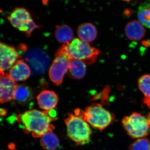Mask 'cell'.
Returning a JSON list of instances; mask_svg holds the SVG:
<instances>
[{
  "mask_svg": "<svg viewBox=\"0 0 150 150\" xmlns=\"http://www.w3.org/2000/svg\"><path fill=\"white\" fill-rule=\"evenodd\" d=\"M125 32L126 36L130 40L139 41L144 36L145 29L139 21L134 20L126 24Z\"/></svg>",
  "mask_w": 150,
  "mask_h": 150,
  "instance_id": "obj_13",
  "label": "cell"
},
{
  "mask_svg": "<svg viewBox=\"0 0 150 150\" xmlns=\"http://www.w3.org/2000/svg\"><path fill=\"white\" fill-rule=\"evenodd\" d=\"M122 123L127 134L131 138H144L150 133V112L145 115L139 112H133L124 117Z\"/></svg>",
  "mask_w": 150,
  "mask_h": 150,
  "instance_id": "obj_5",
  "label": "cell"
},
{
  "mask_svg": "<svg viewBox=\"0 0 150 150\" xmlns=\"http://www.w3.org/2000/svg\"><path fill=\"white\" fill-rule=\"evenodd\" d=\"M8 74L15 81H21L30 76L31 69L24 60L19 59L9 70Z\"/></svg>",
  "mask_w": 150,
  "mask_h": 150,
  "instance_id": "obj_12",
  "label": "cell"
},
{
  "mask_svg": "<svg viewBox=\"0 0 150 150\" xmlns=\"http://www.w3.org/2000/svg\"><path fill=\"white\" fill-rule=\"evenodd\" d=\"M34 91L32 88L25 84L18 85L14 94V100L20 105L27 104L33 99Z\"/></svg>",
  "mask_w": 150,
  "mask_h": 150,
  "instance_id": "obj_14",
  "label": "cell"
},
{
  "mask_svg": "<svg viewBox=\"0 0 150 150\" xmlns=\"http://www.w3.org/2000/svg\"><path fill=\"white\" fill-rule=\"evenodd\" d=\"M62 46L71 60H80L87 64H93L100 53L97 48L78 38H74L69 44Z\"/></svg>",
  "mask_w": 150,
  "mask_h": 150,
  "instance_id": "obj_3",
  "label": "cell"
},
{
  "mask_svg": "<svg viewBox=\"0 0 150 150\" xmlns=\"http://www.w3.org/2000/svg\"><path fill=\"white\" fill-rule=\"evenodd\" d=\"M138 86L144 95L143 102L150 108V75H143L139 79Z\"/></svg>",
  "mask_w": 150,
  "mask_h": 150,
  "instance_id": "obj_19",
  "label": "cell"
},
{
  "mask_svg": "<svg viewBox=\"0 0 150 150\" xmlns=\"http://www.w3.org/2000/svg\"><path fill=\"white\" fill-rule=\"evenodd\" d=\"M129 148V150H150V141L146 138L137 139Z\"/></svg>",
  "mask_w": 150,
  "mask_h": 150,
  "instance_id": "obj_21",
  "label": "cell"
},
{
  "mask_svg": "<svg viewBox=\"0 0 150 150\" xmlns=\"http://www.w3.org/2000/svg\"><path fill=\"white\" fill-rule=\"evenodd\" d=\"M18 84L8 74H0V103L8 102L14 100V94Z\"/></svg>",
  "mask_w": 150,
  "mask_h": 150,
  "instance_id": "obj_10",
  "label": "cell"
},
{
  "mask_svg": "<svg viewBox=\"0 0 150 150\" xmlns=\"http://www.w3.org/2000/svg\"><path fill=\"white\" fill-rule=\"evenodd\" d=\"M16 49L0 40V74H6L19 59Z\"/></svg>",
  "mask_w": 150,
  "mask_h": 150,
  "instance_id": "obj_9",
  "label": "cell"
},
{
  "mask_svg": "<svg viewBox=\"0 0 150 150\" xmlns=\"http://www.w3.org/2000/svg\"><path fill=\"white\" fill-rule=\"evenodd\" d=\"M138 16L139 21L144 26L150 28V1H146L140 5Z\"/></svg>",
  "mask_w": 150,
  "mask_h": 150,
  "instance_id": "obj_20",
  "label": "cell"
},
{
  "mask_svg": "<svg viewBox=\"0 0 150 150\" xmlns=\"http://www.w3.org/2000/svg\"><path fill=\"white\" fill-rule=\"evenodd\" d=\"M81 114L88 124L100 130L106 129L115 120L114 114L100 103L91 105L84 111H81Z\"/></svg>",
  "mask_w": 150,
  "mask_h": 150,
  "instance_id": "obj_4",
  "label": "cell"
},
{
  "mask_svg": "<svg viewBox=\"0 0 150 150\" xmlns=\"http://www.w3.org/2000/svg\"><path fill=\"white\" fill-rule=\"evenodd\" d=\"M71 61L62 46L60 47L56 52L55 59L49 70L50 79L56 85H60L63 82Z\"/></svg>",
  "mask_w": 150,
  "mask_h": 150,
  "instance_id": "obj_7",
  "label": "cell"
},
{
  "mask_svg": "<svg viewBox=\"0 0 150 150\" xmlns=\"http://www.w3.org/2000/svg\"><path fill=\"white\" fill-rule=\"evenodd\" d=\"M81 112L80 110H76L75 114L69 113L65 120L67 136L78 145L89 143L92 133L90 126L83 118Z\"/></svg>",
  "mask_w": 150,
  "mask_h": 150,
  "instance_id": "obj_2",
  "label": "cell"
},
{
  "mask_svg": "<svg viewBox=\"0 0 150 150\" xmlns=\"http://www.w3.org/2000/svg\"><path fill=\"white\" fill-rule=\"evenodd\" d=\"M86 70V67L84 62L80 60L72 59L67 73L72 79L79 80L85 76Z\"/></svg>",
  "mask_w": 150,
  "mask_h": 150,
  "instance_id": "obj_16",
  "label": "cell"
},
{
  "mask_svg": "<svg viewBox=\"0 0 150 150\" xmlns=\"http://www.w3.org/2000/svg\"><path fill=\"white\" fill-rule=\"evenodd\" d=\"M55 119L49 111L32 109L25 111L16 116V121L23 127L24 132L30 134L34 138H40L55 127L51 123Z\"/></svg>",
  "mask_w": 150,
  "mask_h": 150,
  "instance_id": "obj_1",
  "label": "cell"
},
{
  "mask_svg": "<svg viewBox=\"0 0 150 150\" xmlns=\"http://www.w3.org/2000/svg\"><path fill=\"white\" fill-rule=\"evenodd\" d=\"M7 113V111L6 109L4 108H0V116H5Z\"/></svg>",
  "mask_w": 150,
  "mask_h": 150,
  "instance_id": "obj_22",
  "label": "cell"
},
{
  "mask_svg": "<svg viewBox=\"0 0 150 150\" xmlns=\"http://www.w3.org/2000/svg\"></svg>",
  "mask_w": 150,
  "mask_h": 150,
  "instance_id": "obj_23",
  "label": "cell"
},
{
  "mask_svg": "<svg viewBox=\"0 0 150 150\" xmlns=\"http://www.w3.org/2000/svg\"><path fill=\"white\" fill-rule=\"evenodd\" d=\"M25 59L33 71L36 74L46 72L50 64V59L47 54L38 48H34L28 51Z\"/></svg>",
  "mask_w": 150,
  "mask_h": 150,
  "instance_id": "obj_8",
  "label": "cell"
},
{
  "mask_svg": "<svg viewBox=\"0 0 150 150\" xmlns=\"http://www.w3.org/2000/svg\"><path fill=\"white\" fill-rule=\"evenodd\" d=\"M77 33L80 39L88 43L95 40L97 35V30L92 23H85L79 25Z\"/></svg>",
  "mask_w": 150,
  "mask_h": 150,
  "instance_id": "obj_15",
  "label": "cell"
},
{
  "mask_svg": "<svg viewBox=\"0 0 150 150\" xmlns=\"http://www.w3.org/2000/svg\"><path fill=\"white\" fill-rule=\"evenodd\" d=\"M55 36L56 40L60 43L67 45L74 39V33L69 25L63 24L56 27Z\"/></svg>",
  "mask_w": 150,
  "mask_h": 150,
  "instance_id": "obj_17",
  "label": "cell"
},
{
  "mask_svg": "<svg viewBox=\"0 0 150 150\" xmlns=\"http://www.w3.org/2000/svg\"><path fill=\"white\" fill-rule=\"evenodd\" d=\"M40 144L44 149L55 150L59 147L60 142L56 134L51 131L40 137Z\"/></svg>",
  "mask_w": 150,
  "mask_h": 150,
  "instance_id": "obj_18",
  "label": "cell"
},
{
  "mask_svg": "<svg viewBox=\"0 0 150 150\" xmlns=\"http://www.w3.org/2000/svg\"><path fill=\"white\" fill-rule=\"evenodd\" d=\"M38 103L40 108L44 111L53 110L59 102L58 95L54 91L43 90L37 96Z\"/></svg>",
  "mask_w": 150,
  "mask_h": 150,
  "instance_id": "obj_11",
  "label": "cell"
},
{
  "mask_svg": "<svg viewBox=\"0 0 150 150\" xmlns=\"http://www.w3.org/2000/svg\"><path fill=\"white\" fill-rule=\"evenodd\" d=\"M8 20L12 25L29 37L35 30L39 28L32 18L29 11L23 7H16L9 14Z\"/></svg>",
  "mask_w": 150,
  "mask_h": 150,
  "instance_id": "obj_6",
  "label": "cell"
}]
</instances>
